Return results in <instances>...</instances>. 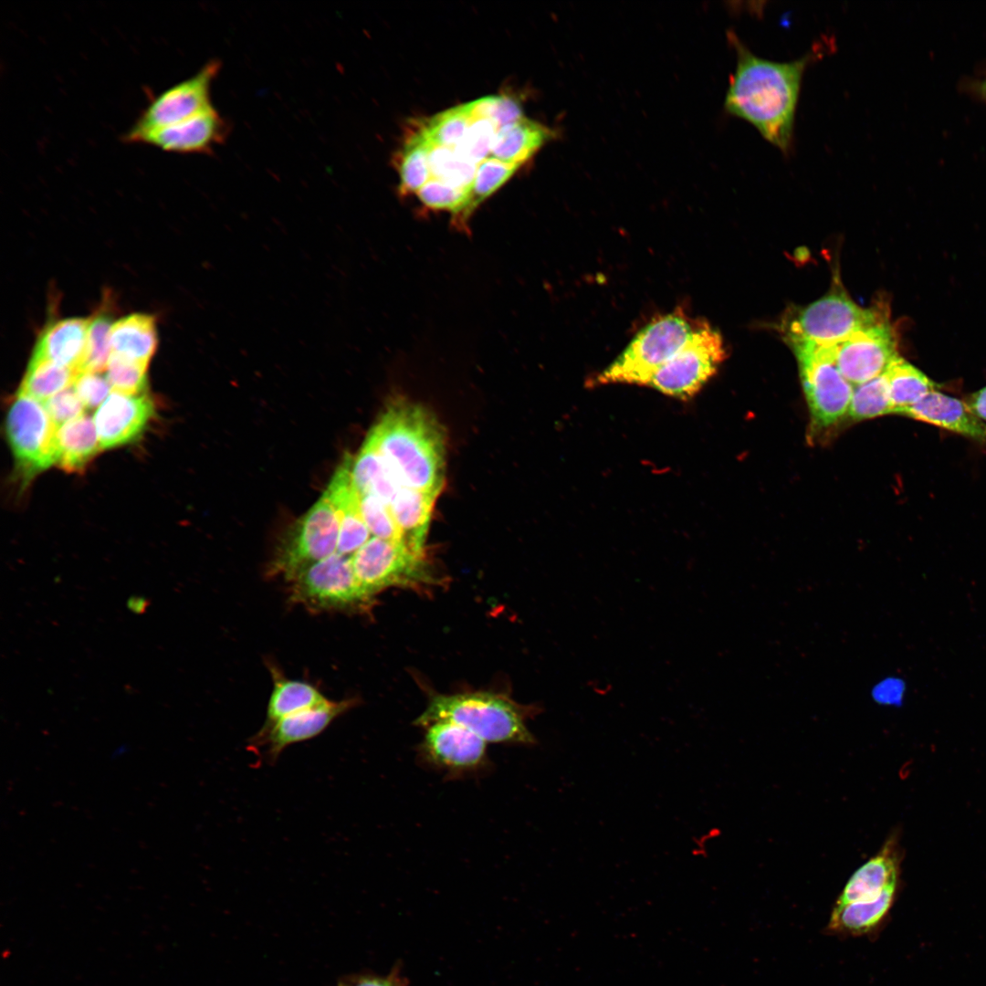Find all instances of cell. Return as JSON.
I'll return each mask as SVG.
<instances>
[{
    "instance_id": "obj_19",
    "label": "cell",
    "mask_w": 986,
    "mask_h": 986,
    "mask_svg": "<svg viewBox=\"0 0 986 986\" xmlns=\"http://www.w3.org/2000/svg\"><path fill=\"white\" fill-rule=\"evenodd\" d=\"M899 415L986 444V423L971 414L964 402L937 390L904 409Z\"/></svg>"
},
{
    "instance_id": "obj_28",
    "label": "cell",
    "mask_w": 986,
    "mask_h": 986,
    "mask_svg": "<svg viewBox=\"0 0 986 986\" xmlns=\"http://www.w3.org/2000/svg\"><path fill=\"white\" fill-rule=\"evenodd\" d=\"M884 375L888 386L893 414H900L904 409L937 390L934 382L899 356L890 362Z\"/></svg>"
},
{
    "instance_id": "obj_32",
    "label": "cell",
    "mask_w": 986,
    "mask_h": 986,
    "mask_svg": "<svg viewBox=\"0 0 986 986\" xmlns=\"http://www.w3.org/2000/svg\"><path fill=\"white\" fill-rule=\"evenodd\" d=\"M472 121L465 103L433 116L420 132L430 143L454 149L463 141Z\"/></svg>"
},
{
    "instance_id": "obj_17",
    "label": "cell",
    "mask_w": 986,
    "mask_h": 986,
    "mask_svg": "<svg viewBox=\"0 0 986 986\" xmlns=\"http://www.w3.org/2000/svg\"><path fill=\"white\" fill-rule=\"evenodd\" d=\"M226 132L225 120L212 106L184 121L151 131L136 143L173 153H207L226 139Z\"/></svg>"
},
{
    "instance_id": "obj_39",
    "label": "cell",
    "mask_w": 986,
    "mask_h": 986,
    "mask_svg": "<svg viewBox=\"0 0 986 986\" xmlns=\"http://www.w3.org/2000/svg\"><path fill=\"white\" fill-rule=\"evenodd\" d=\"M498 131L490 120L473 119L463 141L454 151L464 159L478 164L490 156Z\"/></svg>"
},
{
    "instance_id": "obj_12",
    "label": "cell",
    "mask_w": 986,
    "mask_h": 986,
    "mask_svg": "<svg viewBox=\"0 0 986 986\" xmlns=\"http://www.w3.org/2000/svg\"><path fill=\"white\" fill-rule=\"evenodd\" d=\"M355 578L371 599L391 586H417L432 582L424 557L403 543L372 537L351 558Z\"/></svg>"
},
{
    "instance_id": "obj_20",
    "label": "cell",
    "mask_w": 986,
    "mask_h": 986,
    "mask_svg": "<svg viewBox=\"0 0 986 986\" xmlns=\"http://www.w3.org/2000/svg\"><path fill=\"white\" fill-rule=\"evenodd\" d=\"M89 319L68 318L50 323L39 335L31 359L79 370L84 357Z\"/></svg>"
},
{
    "instance_id": "obj_11",
    "label": "cell",
    "mask_w": 986,
    "mask_h": 986,
    "mask_svg": "<svg viewBox=\"0 0 986 986\" xmlns=\"http://www.w3.org/2000/svg\"><path fill=\"white\" fill-rule=\"evenodd\" d=\"M5 426L8 443L25 477L56 464L58 427L41 401L17 393L9 407Z\"/></svg>"
},
{
    "instance_id": "obj_21",
    "label": "cell",
    "mask_w": 986,
    "mask_h": 986,
    "mask_svg": "<svg viewBox=\"0 0 986 986\" xmlns=\"http://www.w3.org/2000/svg\"><path fill=\"white\" fill-rule=\"evenodd\" d=\"M440 492L401 488L390 504L404 545L417 556L425 557L431 516Z\"/></svg>"
},
{
    "instance_id": "obj_30",
    "label": "cell",
    "mask_w": 986,
    "mask_h": 986,
    "mask_svg": "<svg viewBox=\"0 0 986 986\" xmlns=\"http://www.w3.org/2000/svg\"><path fill=\"white\" fill-rule=\"evenodd\" d=\"M79 372L46 360L30 359L18 393L45 402L73 385Z\"/></svg>"
},
{
    "instance_id": "obj_36",
    "label": "cell",
    "mask_w": 986,
    "mask_h": 986,
    "mask_svg": "<svg viewBox=\"0 0 986 986\" xmlns=\"http://www.w3.org/2000/svg\"><path fill=\"white\" fill-rule=\"evenodd\" d=\"M520 166L493 157H488L478 163L471 189L468 218L477 207L509 181Z\"/></svg>"
},
{
    "instance_id": "obj_43",
    "label": "cell",
    "mask_w": 986,
    "mask_h": 986,
    "mask_svg": "<svg viewBox=\"0 0 986 986\" xmlns=\"http://www.w3.org/2000/svg\"><path fill=\"white\" fill-rule=\"evenodd\" d=\"M342 986H406V981L402 978L398 970H393L385 976L373 974H362L344 979L340 982Z\"/></svg>"
},
{
    "instance_id": "obj_24",
    "label": "cell",
    "mask_w": 986,
    "mask_h": 986,
    "mask_svg": "<svg viewBox=\"0 0 986 986\" xmlns=\"http://www.w3.org/2000/svg\"><path fill=\"white\" fill-rule=\"evenodd\" d=\"M56 445V464L67 472H81L101 449L95 424L85 414L58 428Z\"/></svg>"
},
{
    "instance_id": "obj_22",
    "label": "cell",
    "mask_w": 986,
    "mask_h": 986,
    "mask_svg": "<svg viewBox=\"0 0 986 986\" xmlns=\"http://www.w3.org/2000/svg\"><path fill=\"white\" fill-rule=\"evenodd\" d=\"M897 860L891 843L860 866L849 878L835 906L877 898L886 888L897 886Z\"/></svg>"
},
{
    "instance_id": "obj_6",
    "label": "cell",
    "mask_w": 986,
    "mask_h": 986,
    "mask_svg": "<svg viewBox=\"0 0 986 986\" xmlns=\"http://www.w3.org/2000/svg\"><path fill=\"white\" fill-rule=\"evenodd\" d=\"M725 358L721 334L708 323L699 321L682 348L650 376L645 386L687 401L701 390Z\"/></svg>"
},
{
    "instance_id": "obj_25",
    "label": "cell",
    "mask_w": 986,
    "mask_h": 986,
    "mask_svg": "<svg viewBox=\"0 0 986 986\" xmlns=\"http://www.w3.org/2000/svg\"><path fill=\"white\" fill-rule=\"evenodd\" d=\"M158 344L154 318L131 314L113 323L110 331L111 353L148 364Z\"/></svg>"
},
{
    "instance_id": "obj_13",
    "label": "cell",
    "mask_w": 986,
    "mask_h": 986,
    "mask_svg": "<svg viewBox=\"0 0 986 986\" xmlns=\"http://www.w3.org/2000/svg\"><path fill=\"white\" fill-rule=\"evenodd\" d=\"M219 68L217 60H211L191 78L154 96L125 132L123 142L136 143L151 131L184 121L212 107L211 86Z\"/></svg>"
},
{
    "instance_id": "obj_45",
    "label": "cell",
    "mask_w": 986,
    "mask_h": 986,
    "mask_svg": "<svg viewBox=\"0 0 986 986\" xmlns=\"http://www.w3.org/2000/svg\"><path fill=\"white\" fill-rule=\"evenodd\" d=\"M964 403L971 414L986 423V386L970 394Z\"/></svg>"
},
{
    "instance_id": "obj_2",
    "label": "cell",
    "mask_w": 986,
    "mask_h": 986,
    "mask_svg": "<svg viewBox=\"0 0 986 986\" xmlns=\"http://www.w3.org/2000/svg\"><path fill=\"white\" fill-rule=\"evenodd\" d=\"M367 436L402 488L443 489L446 432L429 410L404 398L395 399Z\"/></svg>"
},
{
    "instance_id": "obj_37",
    "label": "cell",
    "mask_w": 986,
    "mask_h": 986,
    "mask_svg": "<svg viewBox=\"0 0 986 986\" xmlns=\"http://www.w3.org/2000/svg\"><path fill=\"white\" fill-rule=\"evenodd\" d=\"M148 364L111 353L106 378L112 391L137 394L145 393Z\"/></svg>"
},
{
    "instance_id": "obj_14",
    "label": "cell",
    "mask_w": 986,
    "mask_h": 986,
    "mask_svg": "<svg viewBox=\"0 0 986 986\" xmlns=\"http://www.w3.org/2000/svg\"><path fill=\"white\" fill-rule=\"evenodd\" d=\"M835 349L838 368L853 386L883 374L898 356L896 335L886 308L874 322L836 344Z\"/></svg>"
},
{
    "instance_id": "obj_27",
    "label": "cell",
    "mask_w": 986,
    "mask_h": 986,
    "mask_svg": "<svg viewBox=\"0 0 986 986\" xmlns=\"http://www.w3.org/2000/svg\"><path fill=\"white\" fill-rule=\"evenodd\" d=\"M897 886L886 888L877 898L834 906L827 929L836 935L862 936L876 928L887 914Z\"/></svg>"
},
{
    "instance_id": "obj_4",
    "label": "cell",
    "mask_w": 986,
    "mask_h": 986,
    "mask_svg": "<svg viewBox=\"0 0 986 986\" xmlns=\"http://www.w3.org/2000/svg\"><path fill=\"white\" fill-rule=\"evenodd\" d=\"M698 323L681 309L654 319L610 365L589 380L590 386H645L650 376L682 348Z\"/></svg>"
},
{
    "instance_id": "obj_40",
    "label": "cell",
    "mask_w": 986,
    "mask_h": 986,
    "mask_svg": "<svg viewBox=\"0 0 986 986\" xmlns=\"http://www.w3.org/2000/svg\"><path fill=\"white\" fill-rule=\"evenodd\" d=\"M467 104L473 119L490 120L498 130L524 117L519 104L505 95L487 96Z\"/></svg>"
},
{
    "instance_id": "obj_5",
    "label": "cell",
    "mask_w": 986,
    "mask_h": 986,
    "mask_svg": "<svg viewBox=\"0 0 986 986\" xmlns=\"http://www.w3.org/2000/svg\"><path fill=\"white\" fill-rule=\"evenodd\" d=\"M884 308L862 309L837 290L791 312L781 330L790 346L835 345L874 322Z\"/></svg>"
},
{
    "instance_id": "obj_44",
    "label": "cell",
    "mask_w": 986,
    "mask_h": 986,
    "mask_svg": "<svg viewBox=\"0 0 986 986\" xmlns=\"http://www.w3.org/2000/svg\"><path fill=\"white\" fill-rule=\"evenodd\" d=\"M960 87L964 92L986 104V65L974 76L964 78Z\"/></svg>"
},
{
    "instance_id": "obj_38",
    "label": "cell",
    "mask_w": 986,
    "mask_h": 986,
    "mask_svg": "<svg viewBox=\"0 0 986 986\" xmlns=\"http://www.w3.org/2000/svg\"><path fill=\"white\" fill-rule=\"evenodd\" d=\"M360 509L372 537L403 543L402 534L388 504L374 495L362 494Z\"/></svg>"
},
{
    "instance_id": "obj_15",
    "label": "cell",
    "mask_w": 986,
    "mask_h": 986,
    "mask_svg": "<svg viewBox=\"0 0 986 986\" xmlns=\"http://www.w3.org/2000/svg\"><path fill=\"white\" fill-rule=\"evenodd\" d=\"M351 700L325 699L313 707L286 716L278 721L262 726L248 741V748L259 751L263 759L274 763L288 746L309 740L323 732L338 717L352 707Z\"/></svg>"
},
{
    "instance_id": "obj_41",
    "label": "cell",
    "mask_w": 986,
    "mask_h": 986,
    "mask_svg": "<svg viewBox=\"0 0 986 986\" xmlns=\"http://www.w3.org/2000/svg\"><path fill=\"white\" fill-rule=\"evenodd\" d=\"M50 418L58 428L83 414L85 406L74 387H68L43 402Z\"/></svg>"
},
{
    "instance_id": "obj_8",
    "label": "cell",
    "mask_w": 986,
    "mask_h": 986,
    "mask_svg": "<svg viewBox=\"0 0 986 986\" xmlns=\"http://www.w3.org/2000/svg\"><path fill=\"white\" fill-rule=\"evenodd\" d=\"M339 514L323 493L292 526L271 561L268 573L287 582L300 569L336 553Z\"/></svg>"
},
{
    "instance_id": "obj_16",
    "label": "cell",
    "mask_w": 986,
    "mask_h": 986,
    "mask_svg": "<svg viewBox=\"0 0 986 986\" xmlns=\"http://www.w3.org/2000/svg\"><path fill=\"white\" fill-rule=\"evenodd\" d=\"M153 414L154 404L147 393L131 394L112 391L94 414L101 449L136 440Z\"/></svg>"
},
{
    "instance_id": "obj_10",
    "label": "cell",
    "mask_w": 986,
    "mask_h": 986,
    "mask_svg": "<svg viewBox=\"0 0 986 986\" xmlns=\"http://www.w3.org/2000/svg\"><path fill=\"white\" fill-rule=\"evenodd\" d=\"M417 747L416 757L424 767L445 779H461L482 774L490 768L487 742L467 728L450 721H437L426 727Z\"/></svg>"
},
{
    "instance_id": "obj_23",
    "label": "cell",
    "mask_w": 986,
    "mask_h": 986,
    "mask_svg": "<svg viewBox=\"0 0 986 986\" xmlns=\"http://www.w3.org/2000/svg\"><path fill=\"white\" fill-rule=\"evenodd\" d=\"M553 136L548 127L523 117L498 131L489 157L522 165Z\"/></svg>"
},
{
    "instance_id": "obj_35",
    "label": "cell",
    "mask_w": 986,
    "mask_h": 986,
    "mask_svg": "<svg viewBox=\"0 0 986 986\" xmlns=\"http://www.w3.org/2000/svg\"><path fill=\"white\" fill-rule=\"evenodd\" d=\"M111 314L100 310L91 319L88 330L84 357L78 372H100L107 369L111 353Z\"/></svg>"
},
{
    "instance_id": "obj_34",
    "label": "cell",
    "mask_w": 986,
    "mask_h": 986,
    "mask_svg": "<svg viewBox=\"0 0 986 986\" xmlns=\"http://www.w3.org/2000/svg\"><path fill=\"white\" fill-rule=\"evenodd\" d=\"M893 414L888 386L883 374L854 386L847 414L864 420Z\"/></svg>"
},
{
    "instance_id": "obj_33",
    "label": "cell",
    "mask_w": 986,
    "mask_h": 986,
    "mask_svg": "<svg viewBox=\"0 0 986 986\" xmlns=\"http://www.w3.org/2000/svg\"><path fill=\"white\" fill-rule=\"evenodd\" d=\"M428 153L427 141L420 131L408 140L399 165L402 194H416L432 178Z\"/></svg>"
},
{
    "instance_id": "obj_1",
    "label": "cell",
    "mask_w": 986,
    "mask_h": 986,
    "mask_svg": "<svg viewBox=\"0 0 986 986\" xmlns=\"http://www.w3.org/2000/svg\"><path fill=\"white\" fill-rule=\"evenodd\" d=\"M729 38L737 65L726 93V110L752 124L764 139L787 153L803 72L813 54L773 61L753 54L734 33H729Z\"/></svg>"
},
{
    "instance_id": "obj_7",
    "label": "cell",
    "mask_w": 986,
    "mask_h": 986,
    "mask_svg": "<svg viewBox=\"0 0 986 986\" xmlns=\"http://www.w3.org/2000/svg\"><path fill=\"white\" fill-rule=\"evenodd\" d=\"M835 345L791 346L798 361L812 421L817 427H827L844 416L853 393L854 386L838 368Z\"/></svg>"
},
{
    "instance_id": "obj_26",
    "label": "cell",
    "mask_w": 986,
    "mask_h": 986,
    "mask_svg": "<svg viewBox=\"0 0 986 986\" xmlns=\"http://www.w3.org/2000/svg\"><path fill=\"white\" fill-rule=\"evenodd\" d=\"M351 473L360 495H374L389 506L402 488L368 436L358 455L352 456Z\"/></svg>"
},
{
    "instance_id": "obj_42",
    "label": "cell",
    "mask_w": 986,
    "mask_h": 986,
    "mask_svg": "<svg viewBox=\"0 0 986 986\" xmlns=\"http://www.w3.org/2000/svg\"><path fill=\"white\" fill-rule=\"evenodd\" d=\"M73 387L88 409H93L103 403L111 389L107 378H103L100 372H79Z\"/></svg>"
},
{
    "instance_id": "obj_29",
    "label": "cell",
    "mask_w": 986,
    "mask_h": 986,
    "mask_svg": "<svg viewBox=\"0 0 986 986\" xmlns=\"http://www.w3.org/2000/svg\"><path fill=\"white\" fill-rule=\"evenodd\" d=\"M271 672L274 687L268 701L264 726L327 699L315 687L307 682L286 678L275 669H271Z\"/></svg>"
},
{
    "instance_id": "obj_3",
    "label": "cell",
    "mask_w": 986,
    "mask_h": 986,
    "mask_svg": "<svg viewBox=\"0 0 986 986\" xmlns=\"http://www.w3.org/2000/svg\"><path fill=\"white\" fill-rule=\"evenodd\" d=\"M530 714L510 699L485 692L435 695L415 724L426 727L450 721L471 730L487 743L535 745L536 739L526 725Z\"/></svg>"
},
{
    "instance_id": "obj_46",
    "label": "cell",
    "mask_w": 986,
    "mask_h": 986,
    "mask_svg": "<svg viewBox=\"0 0 986 986\" xmlns=\"http://www.w3.org/2000/svg\"><path fill=\"white\" fill-rule=\"evenodd\" d=\"M127 608L136 614H142L150 605V600L141 595H131L126 602Z\"/></svg>"
},
{
    "instance_id": "obj_18",
    "label": "cell",
    "mask_w": 986,
    "mask_h": 986,
    "mask_svg": "<svg viewBox=\"0 0 986 986\" xmlns=\"http://www.w3.org/2000/svg\"><path fill=\"white\" fill-rule=\"evenodd\" d=\"M335 507L340 519L336 553L351 558L372 537L360 509V494L351 473V462L344 459L324 491Z\"/></svg>"
},
{
    "instance_id": "obj_9",
    "label": "cell",
    "mask_w": 986,
    "mask_h": 986,
    "mask_svg": "<svg viewBox=\"0 0 986 986\" xmlns=\"http://www.w3.org/2000/svg\"><path fill=\"white\" fill-rule=\"evenodd\" d=\"M288 582L292 600L312 610H348L370 601L355 578L351 558L337 553L303 567Z\"/></svg>"
},
{
    "instance_id": "obj_31",
    "label": "cell",
    "mask_w": 986,
    "mask_h": 986,
    "mask_svg": "<svg viewBox=\"0 0 986 986\" xmlns=\"http://www.w3.org/2000/svg\"><path fill=\"white\" fill-rule=\"evenodd\" d=\"M426 140V139H425ZM432 178L470 193L477 164L459 156L452 148L428 142Z\"/></svg>"
}]
</instances>
